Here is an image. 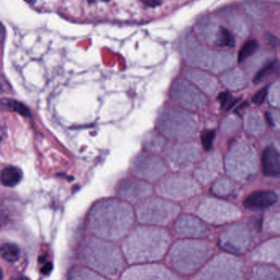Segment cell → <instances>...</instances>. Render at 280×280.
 Wrapping results in <instances>:
<instances>
[{"instance_id":"obj_19","label":"cell","mask_w":280,"mask_h":280,"mask_svg":"<svg viewBox=\"0 0 280 280\" xmlns=\"http://www.w3.org/2000/svg\"><path fill=\"white\" fill-rule=\"evenodd\" d=\"M89 3L91 2H97V1H103V2H109L110 0H87Z\"/></svg>"},{"instance_id":"obj_1","label":"cell","mask_w":280,"mask_h":280,"mask_svg":"<svg viewBox=\"0 0 280 280\" xmlns=\"http://www.w3.org/2000/svg\"><path fill=\"white\" fill-rule=\"evenodd\" d=\"M199 248L200 246L194 244H178L174 252H171L172 263L178 270L190 271L195 269L204 258V252L198 249Z\"/></svg>"},{"instance_id":"obj_17","label":"cell","mask_w":280,"mask_h":280,"mask_svg":"<svg viewBox=\"0 0 280 280\" xmlns=\"http://www.w3.org/2000/svg\"><path fill=\"white\" fill-rule=\"evenodd\" d=\"M5 34H6V33H5L4 27H3V25L0 23V43H2V42L4 40Z\"/></svg>"},{"instance_id":"obj_14","label":"cell","mask_w":280,"mask_h":280,"mask_svg":"<svg viewBox=\"0 0 280 280\" xmlns=\"http://www.w3.org/2000/svg\"><path fill=\"white\" fill-rule=\"evenodd\" d=\"M218 99L221 103V107H228L229 108V103H231V101H232V96L230 93L224 92V93H220Z\"/></svg>"},{"instance_id":"obj_2","label":"cell","mask_w":280,"mask_h":280,"mask_svg":"<svg viewBox=\"0 0 280 280\" xmlns=\"http://www.w3.org/2000/svg\"><path fill=\"white\" fill-rule=\"evenodd\" d=\"M278 201L277 194L273 191L262 190L254 192L244 201V208L252 211L267 209L276 204Z\"/></svg>"},{"instance_id":"obj_7","label":"cell","mask_w":280,"mask_h":280,"mask_svg":"<svg viewBox=\"0 0 280 280\" xmlns=\"http://www.w3.org/2000/svg\"><path fill=\"white\" fill-rule=\"evenodd\" d=\"M215 43L217 45L221 46V47H230V48H232L235 44V38L233 36L232 34L229 31V30L223 27V26H221L219 28L218 32H217Z\"/></svg>"},{"instance_id":"obj_4","label":"cell","mask_w":280,"mask_h":280,"mask_svg":"<svg viewBox=\"0 0 280 280\" xmlns=\"http://www.w3.org/2000/svg\"><path fill=\"white\" fill-rule=\"evenodd\" d=\"M177 230L179 234L187 236H200L204 234V230L198 221L194 218L185 217L177 224Z\"/></svg>"},{"instance_id":"obj_21","label":"cell","mask_w":280,"mask_h":280,"mask_svg":"<svg viewBox=\"0 0 280 280\" xmlns=\"http://www.w3.org/2000/svg\"><path fill=\"white\" fill-rule=\"evenodd\" d=\"M25 2H33V1H34V0H25Z\"/></svg>"},{"instance_id":"obj_16","label":"cell","mask_w":280,"mask_h":280,"mask_svg":"<svg viewBox=\"0 0 280 280\" xmlns=\"http://www.w3.org/2000/svg\"><path fill=\"white\" fill-rule=\"evenodd\" d=\"M52 266L51 263H47V264L44 266V267L42 268L41 272L43 274V275H48V274L50 273L51 271H52Z\"/></svg>"},{"instance_id":"obj_9","label":"cell","mask_w":280,"mask_h":280,"mask_svg":"<svg viewBox=\"0 0 280 280\" xmlns=\"http://www.w3.org/2000/svg\"><path fill=\"white\" fill-rule=\"evenodd\" d=\"M258 47H259V44L255 39L247 41L239 51V56H238L239 62H244L247 58H249L252 55L254 54L258 50Z\"/></svg>"},{"instance_id":"obj_11","label":"cell","mask_w":280,"mask_h":280,"mask_svg":"<svg viewBox=\"0 0 280 280\" xmlns=\"http://www.w3.org/2000/svg\"><path fill=\"white\" fill-rule=\"evenodd\" d=\"M233 26L235 31L240 36H246L249 34V24L246 19L242 16H235L233 19Z\"/></svg>"},{"instance_id":"obj_20","label":"cell","mask_w":280,"mask_h":280,"mask_svg":"<svg viewBox=\"0 0 280 280\" xmlns=\"http://www.w3.org/2000/svg\"><path fill=\"white\" fill-rule=\"evenodd\" d=\"M2 277H3V274H2V269L0 267V280H2Z\"/></svg>"},{"instance_id":"obj_6","label":"cell","mask_w":280,"mask_h":280,"mask_svg":"<svg viewBox=\"0 0 280 280\" xmlns=\"http://www.w3.org/2000/svg\"><path fill=\"white\" fill-rule=\"evenodd\" d=\"M0 256L6 262L13 263L20 259L21 250L16 244H4L0 247Z\"/></svg>"},{"instance_id":"obj_18","label":"cell","mask_w":280,"mask_h":280,"mask_svg":"<svg viewBox=\"0 0 280 280\" xmlns=\"http://www.w3.org/2000/svg\"><path fill=\"white\" fill-rule=\"evenodd\" d=\"M10 280H30L27 277H25V276H14Z\"/></svg>"},{"instance_id":"obj_10","label":"cell","mask_w":280,"mask_h":280,"mask_svg":"<svg viewBox=\"0 0 280 280\" xmlns=\"http://www.w3.org/2000/svg\"><path fill=\"white\" fill-rule=\"evenodd\" d=\"M276 68V62L275 61H271V62H267L265 64L264 66H262V68L260 69L258 73L256 74L255 77H254V83L258 84L262 80L266 79L267 76H269L271 73L273 72Z\"/></svg>"},{"instance_id":"obj_13","label":"cell","mask_w":280,"mask_h":280,"mask_svg":"<svg viewBox=\"0 0 280 280\" xmlns=\"http://www.w3.org/2000/svg\"><path fill=\"white\" fill-rule=\"evenodd\" d=\"M267 94H268V90L267 87H265L263 89H260L257 93H254L252 101L255 104L261 105L264 103L265 100L267 99Z\"/></svg>"},{"instance_id":"obj_3","label":"cell","mask_w":280,"mask_h":280,"mask_svg":"<svg viewBox=\"0 0 280 280\" xmlns=\"http://www.w3.org/2000/svg\"><path fill=\"white\" fill-rule=\"evenodd\" d=\"M263 174L268 177L280 179V152L273 147H267L262 155Z\"/></svg>"},{"instance_id":"obj_5","label":"cell","mask_w":280,"mask_h":280,"mask_svg":"<svg viewBox=\"0 0 280 280\" xmlns=\"http://www.w3.org/2000/svg\"><path fill=\"white\" fill-rule=\"evenodd\" d=\"M22 178V172L18 167L8 166L2 170L0 175L1 182L4 186L14 187L18 185Z\"/></svg>"},{"instance_id":"obj_8","label":"cell","mask_w":280,"mask_h":280,"mask_svg":"<svg viewBox=\"0 0 280 280\" xmlns=\"http://www.w3.org/2000/svg\"><path fill=\"white\" fill-rule=\"evenodd\" d=\"M0 103L6 109L17 112V113L22 115V116H30V110L28 109L25 105L22 104L21 103H19L17 101L12 100V99H9V98H3V99L0 100Z\"/></svg>"},{"instance_id":"obj_12","label":"cell","mask_w":280,"mask_h":280,"mask_svg":"<svg viewBox=\"0 0 280 280\" xmlns=\"http://www.w3.org/2000/svg\"><path fill=\"white\" fill-rule=\"evenodd\" d=\"M215 137H216V131L213 130H205L202 134L201 139H202V143L206 150L208 151L212 148Z\"/></svg>"},{"instance_id":"obj_15","label":"cell","mask_w":280,"mask_h":280,"mask_svg":"<svg viewBox=\"0 0 280 280\" xmlns=\"http://www.w3.org/2000/svg\"><path fill=\"white\" fill-rule=\"evenodd\" d=\"M148 7H157L162 3V0H141Z\"/></svg>"}]
</instances>
